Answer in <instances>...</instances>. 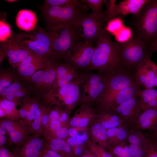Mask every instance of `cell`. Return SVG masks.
I'll list each match as a JSON object with an SVG mask.
<instances>
[{"label":"cell","mask_w":157,"mask_h":157,"mask_svg":"<svg viewBox=\"0 0 157 157\" xmlns=\"http://www.w3.org/2000/svg\"><path fill=\"white\" fill-rule=\"evenodd\" d=\"M124 66L111 35L105 30L94 47L88 71L97 70L110 76Z\"/></svg>","instance_id":"6da1fadb"},{"label":"cell","mask_w":157,"mask_h":157,"mask_svg":"<svg viewBox=\"0 0 157 157\" xmlns=\"http://www.w3.org/2000/svg\"><path fill=\"white\" fill-rule=\"evenodd\" d=\"M133 34L150 45L157 39V0H148L129 23Z\"/></svg>","instance_id":"7a4b0ae2"},{"label":"cell","mask_w":157,"mask_h":157,"mask_svg":"<svg viewBox=\"0 0 157 157\" xmlns=\"http://www.w3.org/2000/svg\"><path fill=\"white\" fill-rule=\"evenodd\" d=\"M116 42L124 66L131 72L133 71L134 72L137 67L151 58L153 54L150 45L135 35L133 34L131 38L126 42Z\"/></svg>","instance_id":"3957f363"},{"label":"cell","mask_w":157,"mask_h":157,"mask_svg":"<svg viewBox=\"0 0 157 157\" xmlns=\"http://www.w3.org/2000/svg\"><path fill=\"white\" fill-rule=\"evenodd\" d=\"M83 3L78 6H48L44 5L43 16L46 28H53L73 25L78 18L88 9Z\"/></svg>","instance_id":"277c9868"},{"label":"cell","mask_w":157,"mask_h":157,"mask_svg":"<svg viewBox=\"0 0 157 157\" xmlns=\"http://www.w3.org/2000/svg\"><path fill=\"white\" fill-rule=\"evenodd\" d=\"M15 35L26 47L41 56L48 62L56 61L51 48L50 38L45 29L37 25L32 31Z\"/></svg>","instance_id":"5b68a950"},{"label":"cell","mask_w":157,"mask_h":157,"mask_svg":"<svg viewBox=\"0 0 157 157\" xmlns=\"http://www.w3.org/2000/svg\"><path fill=\"white\" fill-rule=\"evenodd\" d=\"M80 81L78 75L68 84L53 88L46 93V102L50 106L63 107L71 113L81 98Z\"/></svg>","instance_id":"8992f818"},{"label":"cell","mask_w":157,"mask_h":157,"mask_svg":"<svg viewBox=\"0 0 157 157\" xmlns=\"http://www.w3.org/2000/svg\"><path fill=\"white\" fill-rule=\"evenodd\" d=\"M45 29L50 38L56 61L64 60L71 48L77 42L81 41L74 24Z\"/></svg>","instance_id":"52a82bcc"},{"label":"cell","mask_w":157,"mask_h":157,"mask_svg":"<svg viewBox=\"0 0 157 157\" xmlns=\"http://www.w3.org/2000/svg\"><path fill=\"white\" fill-rule=\"evenodd\" d=\"M79 74L82 91L80 103L92 106L103 92L110 76L90 71L80 72Z\"/></svg>","instance_id":"ba28073f"},{"label":"cell","mask_w":157,"mask_h":157,"mask_svg":"<svg viewBox=\"0 0 157 157\" xmlns=\"http://www.w3.org/2000/svg\"><path fill=\"white\" fill-rule=\"evenodd\" d=\"M107 22L105 19L85 13L78 18L74 26L81 41L93 45L97 44L105 30Z\"/></svg>","instance_id":"9c48e42d"},{"label":"cell","mask_w":157,"mask_h":157,"mask_svg":"<svg viewBox=\"0 0 157 157\" xmlns=\"http://www.w3.org/2000/svg\"><path fill=\"white\" fill-rule=\"evenodd\" d=\"M137 84L131 72L122 68L110 76L103 92L94 103L96 110L120 90Z\"/></svg>","instance_id":"30bf717a"},{"label":"cell","mask_w":157,"mask_h":157,"mask_svg":"<svg viewBox=\"0 0 157 157\" xmlns=\"http://www.w3.org/2000/svg\"><path fill=\"white\" fill-rule=\"evenodd\" d=\"M94 49L92 44L78 41L71 48L63 60L77 71H88Z\"/></svg>","instance_id":"8fae6325"},{"label":"cell","mask_w":157,"mask_h":157,"mask_svg":"<svg viewBox=\"0 0 157 157\" xmlns=\"http://www.w3.org/2000/svg\"><path fill=\"white\" fill-rule=\"evenodd\" d=\"M148 0H124L115 4L116 0H104L106 9L104 12L106 19L109 20L116 17H123L128 14H137Z\"/></svg>","instance_id":"7c38bea8"},{"label":"cell","mask_w":157,"mask_h":157,"mask_svg":"<svg viewBox=\"0 0 157 157\" xmlns=\"http://www.w3.org/2000/svg\"><path fill=\"white\" fill-rule=\"evenodd\" d=\"M118 117L120 126L130 129L142 111L140 100L136 95L110 110Z\"/></svg>","instance_id":"4fadbf2b"},{"label":"cell","mask_w":157,"mask_h":157,"mask_svg":"<svg viewBox=\"0 0 157 157\" xmlns=\"http://www.w3.org/2000/svg\"><path fill=\"white\" fill-rule=\"evenodd\" d=\"M0 127L7 132L13 144L22 145L29 137L28 126L24 120H15L5 118L0 121Z\"/></svg>","instance_id":"5bb4252c"},{"label":"cell","mask_w":157,"mask_h":157,"mask_svg":"<svg viewBox=\"0 0 157 157\" xmlns=\"http://www.w3.org/2000/svg\"><path fill=\"white\" fill-rule=\"evenodd\" d=\"M133 76L136 83L145 89L155 86L157 65L150 58L137 67Z\"/></svg>","instance_id":"9a60e30c"},{"label":"cell","mask_w":157,"mask_h":157,"mask_svg":"<svg viewBox=\"0 0 157 157\" xmlns=\"http://www.w3.org/2000/svg\"><path fill=\"white\" fill-rule=\"evenodd\" d=\"M31 81L35 88L46 93L54 88L56 79L54 62H48L43 70H40L31 77Z\"/></svg>","instance_id":"2e32d148"},{"label":"cell","mask_w":157,"mask_h":157,"mask_svg":"<svg viewBox=\"0 0 157 157\" xmlns=\"http://www.w3.org/2000/svg\"><path fill=\"white\" fill-rule=\"evenodd\" d=\"M3 42L6 55L10 64L14 68H17L24 59L34 52L19 41L15 35H13L7 41Z\"/></svg>","instance_id":"e0dca14e"},{"label":"cell","mask_w":157,"mask_h":157,"mask_svg":"<svg viewBox=\"0 0 157 157\" xmlns=\"http://www.w3.org/2000/svg\"><path fill=\"white\" fill-rule=\"evenodd\" d=\"M97 113L95 108L86 104H81L69 122L72 127L85 128L96 118Z\"/></svg>","instance_id":"ac0fdd59"},{"label":"cell","mask_w":157,"mask_h":157,"mask_svg":"<svg viewBox=\"0 0 157 157\" xmlns=\"http://www.w3.org/2000/svg\"><path fill=\"white\" fill-rule=\"evenodd\" d=\"M131 157H144L147 145V137L142 131L130 129L126 140Z\"/></svg>","instance_id":"d6986e66"},{"label":"cell","mask_w":157,"mask_h":157,"mask_svg":"<svg viewBox=\"0 0 157 157\" xmlns=\"http://www.w3.org/2000/svg\"><path fill=\"white\" fill-rule=\"evenodd\" d=\"M48 63L41 56L33 52L22 60L17 69L20 76L30 77L37 71L45 68Z\"/></svg>","instance_id":"ffe728a7"},{"label":"cell","mask_w":157,"mask_h":157,"mask_svg":"<svg viewBox=\"0 0 157 157\" xmlns=\"http://www.w3.org/2000/svg\"><path fill=\"white\" fill-rule=\"evenodd\" d=\"M62 61L54 62L56 79L53 88L64 86L71 82L79 75V73L74 68L64 61Z\"/></svg>","instance_id":"44dd1931"},{"label":"cell","mask_w":157,"mask_h":157,"mask_svg":"<svg viewBox=\"0 0 157 157\" xmlns=\"http://www.w3.org/2000/svg\"><path fill=\"white\" fill-rule=\"evenodd\" d=\"M140 86L135 84L120 90L104 104L97 111L104 110H110L135 95L138 94L141 89Z\"/></svg>","instance_id":"7402d4cb"},{"label":"cell","mask_w":157,"mask_h":157,"mask_svg":"<svg viewBox=\"0 0 157 157\" xmlns=\"http://www.w3.org/2000/svg\"><path fill=\"white\" fill-rule=\"evenodd\" d=\"M45 144L40 135L34 134L22 145L18 152L19 157H39Z\"/></svg>","instance_id":"603a6c76"},{"label":"cell","mask_w":157,"mask_h":157,"mask_svg":"<svg viewBox=\"0 0 157 157\" xmlns=\"http://www.w3.org/2000/svg\"><path fill=\"white\" fill-rule=\"evenodd\" d=\"M157 125V109L149 108L142 111L130 129L149 131Z\"/></svg>","instance_id":"cb8c5ba5"},{"label":"cell","mask_w":157,"mask_h":157,"mask_svg":"<svg viewBox=\"0 0 157 157\" xmlns=\"http://www.w3.org/2000/svg\"><path fill=\"white\" fill-rule=\"evenodd\" d=\"M38 19L35 13L29 10H22L17 15L16 25L20 29L26 32L33 31L37 25Z\"/></svg>","instance_id":"d4e9b609"},{"label":"cell","mask_w":157,"mask_h":157,"mask_svg":"<svg viewBox=\"0 0 157 157\" xmlns=\"http://www.w3.org/2000/svg\"><path fill=\"white\" fill-rule=\"evenodd\" d=\"M90 131L92 142L106 150L108 149L107 130L97 120L91 126Z\"/></svg>","instance_id":"484cf974"},{"label":"cell","mask_w":157,"mask_h":157,"mask_svg":"<svg viewBox=\"0 0 157 157\" xmlns=\"http://www.w3.org/2000/svg\"><path fill=\"white\" fill-rule=\"evenodd\" d=\"M142 111L146 109H157V90L153 88L141 90L138 93Z\"/></svg>","instance_id":"4316f807"},{"label":"cell","mask_w":157,"mask_h":157,"mask_svg":"<svg viewBox=\"0 0 157 157\" xmlns=\"http://www.w3.org/2000/svg\"><path fill=\"white\" fill-rule=\"evenodd\" d=\"M97 112L96 119L106 129L120 126L117 115L111 110H104Z\"/></svg>","instance_id":"83f0119b"},{"label":"cell","mask_w":157,"mask_h":157,"mask_svg":"<svg viewBox=\"0 0 157 157\" xmlns=\"http://www.w3.org/2000/svg\"><path fill=\"white\" fill-rule=\"evenodd\" d=\"M129 130L128 128L122 126L107 129L108 149L126 140Z\"/></svg>","instance_id":"f1b7e54d"},{"label":"cell","mask_w":157,"mask_h":157,"mask_svg":"<svg viewBox=\"0 0 157 157\" xmlns=\"http://www.w3.org/2000/svg\"><path fill=\"white\" fill-rule=\"evenodd\" d=\"M48 141V142L45 145L60 154L63 157H75L71 146L64 139L53 138Z\"/></svg>","instance_id":"f546056e"},{"label":"cell","mask_w":157,"mask_h":157,"mask_svg":"<svg viewBox=\"0 0 157 157\" xmlns=\"http://www.w3.org/2000/svg\"><path fill=\"white\" fill-rule=\"evenodd\" d=\"M71 113L63 107L57 105L54 106L53 107L51 108L49 123L56 121L64 126H67L69 116Z\"/></svg>","instance_id":"4dcf8cb0"},{"label":"cell","mask_w":157,"mask_h":157,"mask_svg":"<svg viewBox=\"0 0 157 157\" xmlns=\"http://www.w3.org/2000/svg\"><path fill=\"white\" fill-rule=\"evenodd\" d=\"M17 102L5 98L1 99L0 108L5 112L6 118L17 120L21 118L19 111L16 108Z\"/></svg>","instance_id":"1f68e13d"},{"label":"cell","mask_w":157,"mask_h":157,"mask_svg":"<svg viewBox=\"0 0 157 157\" xmlns=\"http://www.w3.org/2000/svg\"><path fill=\"white\" fill-rule=\"evenodd\" d=\"M44 108V106H40L31 124L28 126V130L29 134L33 133L35 135H40L42 133V118Z\"/></svg>","instance_id":"d6a6232c"},{"label":"cell","mask_w":157,"mask_h":157,"mask_svg":"<svg viewBox=\"0 0 157 157\" xmlns=\"http://www.w3.org/2000/svg\"><path fill=\"white\" fill-rule=\"evenodd\" d=\"M81 1L91 9L92 12L91 13L93 16L98 18L106 19L104 13L102 10L103 4L104 0H81Z\"/></svg>","instance_id":"836d02e7"},{"label":"cell","mask_w":157,"mask_h":157,"mask_svg":"<svg viewBox=\"0 0 157 157\" xmlns=\"http://www.w3.org/2000/svg\"><path fill=\"white\" fill-rule=\"evenodd\" d=\"M108 150L113 157H131L126 140Z\"/></svg>","instance_id":"e575fe53"},{"label":"cell","mask_w":157,"mask_h":157,"mask_svg":"<svg viewBox=\"0 0 157 157\" xmlns=\"http://www.w3.org/2000/svg\"><path fill=\"white\" fill-rule=\"evenodd\" d=\"M124 26L123 18L118 17L109 20L107 23L105 30L114 36Z\"/></svg>","instance_id":"d590c367"},{"label":"cell","mask_w":157,"mask_h":157,"mask_svg":"<svg viewBox=\"0 0 157 157\" xmlns=\"http://www.w3.org/2000/svg\"><path fill=\"white\" fill-rule=\"evenodd\" d=\"M14 76L12 73L6 72L0 74V94L4 92L14 82Z\"/></svg>","instance_id":"8d00e7d4"},{"label":"cell","mask_w":157,"mask_h":157,"mask_svg":"<svg viewBox=\"0 0 157 157\" xmlns=\"http://www.w3.org/2000/svg\"><path fill=\"white\" fill-rule=\"evenodd\" d=\"M22 87L21 83L17 81H15L10 87L0 94L3 97L2 98L14 101L17 93Z\"/></svg>","instance_id":"74e56055"},{"label":"cell","mask_w":157,"mask_h":157,"mask_svg":"<svg viewBox=\"0 0 157 157\" xmlns=\"http://www.w3.org/2000/svg\"><path fill=\"white\" fill-rule=\"evenodd\" d=\"M88 147L89 150L97 157H113L111 154L106 150L94 143L91 140L86 142Z\"/></svg>","instance_id":"f35d334b"},{"label":"cell","mask_w":157,"mask_h":157,"mask_svg":"<svg viewBox=\"0 0 157 157\" xmlns=\"http://www.w3.org/2000/svg\"><path fill=\"white\" fill-rule=\"evenodd\" d=\"M81 0H46L44 5L48 6H78L83 4Z\"/></svg>","instance_id":"ab89813d"},{"label":"cell","mask_w":157,"mask_h":157,"mask_svg":"<svg viewBox=\"0 0 157 157\" xmlns=\"http://www.w3.org/2000/svg\"><path fill=\"white\" fill-rule=\"evenodd\" d=\"M133 35L131 29L129 26H124L114 36L116 42L123 43L129 40Z\"/></svg>","instance_id":"60d3db41"},{"label":"cell","mask_w":157,"mask_h":157,"mask_svg":"<svg viewBox=\"0 0 157 157\" xmlns=\"http://www.w3.org/2000/svg\"><path fill=\"white\" fill-rule=\"evenodd\" d=\"M147 137L146 151L144 157H157V142L146 133Z\"/></svg>","instance_id":"b9f144b4"},{"label":"cell","mask_w":157,"mask_h":157,"mask_svg":"<svg viewBox=\"0 0 157 157\" xmlns=\"http://www.w3.org/2000/svg\"><path fill=\"white\" fill-rule=\"evenodd\" d=\"M0 33L1 42L6 41L13 35L10 27L3 20H0Z\"/></svg>","instance_id":"7bdbcfd3"},{"label":"cell","mask_w":157,"mask_h":157,"mask_svg":"<svg viewBox=\"0 0 157 157\" xmlns=\"http://www.w3.org/2000/svg\"><path fill=\"white\" fill-rule=\"evenodd\" d=\"M38 102L32 101L31 105L25 119L24 120L26 124L30 125L33 120L36 112L40 107Z\"/></svg>","instance_id":"ee69618b"},{"label":"cell","mask_w":157,"mask_h":157,"mask_svg":"<svg viewBox=\"0 0 157 157\" xmlns=\"http://www.w3.org/2000/svg\"><path fill=\"white\" fill-rule=\"evenodd\" d=\"M39 157H63L60 154L50 149L45 144Z\"/></svg>","instance_id":"f6af8a7d"},{"label":"cell","mask_w":157,"mask_h":157,"mask_svg":"<svg viewBox=\"0 0 157 157\" xmlns=\"http://www.w3.org/2000/svg\"><path fill=\"white\" fill-rule=\"evenodd\" d=\"M69 136L70 137H74L83 141L84 142H86L88 140V137L85 134H81L74 128L71 127L68 129Z\"/></svg>","instance_id":"bcb514c9"},{"label":"cell","mask_w":157,"mask_h":157,"mask_svg":"<svg viewBox=\"0 0 157 157\" xmlns=\"http://www.w3.org/2000/svg\"><path fill=\"white\" fill-rule=\"evenodd\" d=\"M0 157H19V155L18 152H12L3 146L0 148Z\"/></svg>","instance_id":"7dc6e473"},{"label":"cell","mask_w":157,"mask_h":157,"mask_svg":"<svg viewBox=\"0 0 157 157\" xmlns=\"http://www.w3.org/2000/svg\"><path fill=\"white\" fill-rule=\"evenodd\" d=\"M66 142L71 146H83L84 142L78 138L70 137L66 140Z\"/></svg>","instance_id":"c3c4849f"},{"label":"cell","mask_w":157,"mask_h":157,"mask_svg":"<svg viewBox=\"0 0 157 157\" xmlns=\"http://www.w3.org/2000/svg\"><path fill=\"white\" fill-rule=\"evenodd\" d=\"M71 146L75 157H80L86 151L83 145Z\"/></svg>","instance_id":"681fc988"},{"label":"cell","mask_w":157,"mask_h":157,"mask_svg":"<svg viewBox=\"0 0 157 157\" xmlns=\"http://www.w3.org/2000/svg\"><path fill=\"white\" fill-rule=\"evenodd\" d=\"M146 133L157 142V125L153 129L149 131Z\"/></svg>","instance_id":"f907efd6"},{"label":"cell","mask_w":157,"mask_h":157,"mask_svg":"<svg viewBox=\"0 0 157 157\" xmlns=\"http://www.w3.org/2000/svg\"><path fill=\"white\" fill-rule=\"evenodd\" d=\"M150 48L152 53L157 51V39L150 45Z\"/></svg>","instance_id":"816d5d0a"},{"label":"cell","mask_w":157,"mask_h":157,"mask_svg":"<svg viewBox=\"0 0 157 157\" xmlns=\"http://www.w3.org/2000/svg\"><path fill=\"white\" fill-rule=\"evenodd\" d=\"M7 138L5 135H0V146H3V145L6 142L7 140Z\"/></svg>","instance_id":"f5cc1de1"},{"label":"cell","mask_w":157,"mask_h":157,"mask_svg":"<svg viewBox=\"0 0 157 157\" xmlns=\"http://www.w3.org/2000/svg\"><path fill=\"white\" fill-rule=\"evenodd\" d=\"M7 132L6 131L2 128L0 127V135H5Z\"/></svg>","instance_id":"db71d44e"},{"label":"cell","mask_w":157,"mask_h":157,"mask_svg":"<svg viewBox=\"0 0 157 157\" xmlns=\"http://www.w3.org/2000/svg\"><path fill=\"white\" fill-rule=\"evenodd\" d=\"M6 1L9 2H11V3H13V2H17L18 1V0H6Z\"/></svg>","instance_id":"11a10c76"},{"label":"cell","mask_w":157,"mask_h":157,"mask_svg":"<svg viewBox=\"0 0 157 157\" xmlns=\"http://www.w3.org/2000/svg\"><path fill=\"white\" fill-rule=\"evenodd\" d=\"M155 86L157 87V76L156 77L155 82Z\"/></svg>","instance_id":"9f6ffc18"}]
</instances>
